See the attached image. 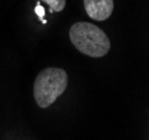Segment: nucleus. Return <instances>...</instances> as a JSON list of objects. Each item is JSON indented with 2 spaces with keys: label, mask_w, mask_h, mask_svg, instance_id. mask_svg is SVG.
<instances>
[{
  "label": "nucleus",
  "mask_w": 149,
  "mask_h": 140,
  "mask_svg": "<svg viewBox=\"0 0 149 140\" xmlns=\"http://www.w3.org/2000/svg\"><path fill=\"white\" fill-rule=\"evenodd\" d=\"M69 38L79 52L91 58L104 57L111 47L105 31L87 21H79L72 24L69 29Z\"/></svg>",
  "instance_id": "1"
},
{
  "label": "nucleus",
  "mask_w": 149,
  "mask_h": 140,
  "mask_svg": "<svg viewBox=\"0 0 149 140\" xmlns=\"http://www.w3.org/2000/svg\"><path fill=\"white\" fill-rule=\"evenodd\" d=\"M68 75L61 68L48 67L41 70L33 82V97L40 108H48L65 92Z\"/></svg>",
  "instance_id": "2"
},
{
  "label": "nucleus",
  "mask_w": 149,
  "mask_h": 140,
  "mask_svg": "<svg viewBox=\"0 0 149 140\" xmlns=\"http://www.w3.org/2000/svg\"><path fill=\"white\" fill-rule=\"evenodd\" d=\"M88 17L96 21H105L113 11V0H84Z\"/></svg>",
  "instance_id": "3"
},
{
  "label": "nucleus",
  "mask_w": 149,
  "mask_h": 140,
  "mask_svg": "<svg viewBox=\"0 0 149 140\" xmlns=\"http://www.w3.org/2000/svg\"><path fill=\"white\" fill-rule=\"evenodd\" d=\"M49 6L50 12H60L66 7V0H41Z\"/></svg>",
  "instance_id": "4"
},
{
  "label": "nucleus",
  "mask_w": 149,
  "mask_h": 140,
  "mask_svg": "<svg viewBox=\"0 0 149 140\" xmlns=\"http://www.w3.org/2000/svg\"><path fill=\"white\" fill-rule=\"evenodd\" d=\"M35 12L38 15V17L40 19V21L42 22V24H47V21L44 20L45 18V15H46V11H45V8L41 6V3H40V1H38L37 2V6L35 8Z\"/></svg>",
  "instance_id": "5"
}]
</instances>
